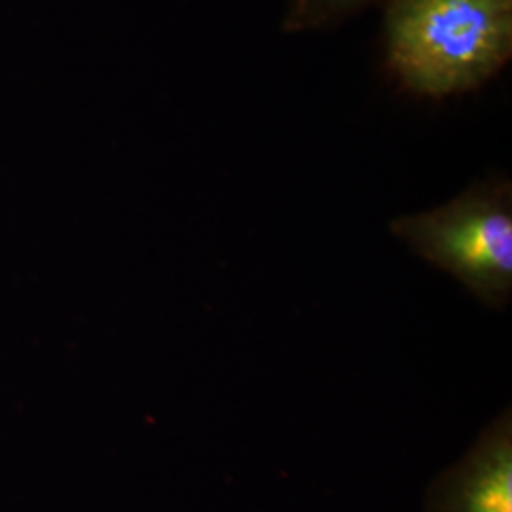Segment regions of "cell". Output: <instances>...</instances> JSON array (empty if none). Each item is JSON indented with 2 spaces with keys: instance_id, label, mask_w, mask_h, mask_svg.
<instances>
[{
  "instance_id": "obj_1",
  "label": "cell",
  "mask_w": 512,
  "mask_h": 512,
  "mask_svg": "<svg viewBox=\"0 0 512 512\" xmlns=\"http://www.w3.org/2000/svg\"><path fill=\"white\" fill-rule=\"evenodd\" d=\"M385 69L404 93L442 101L482 90L512 59V0H385Z\"/></svg>"
},
{
  "instance_id": "obj_2",
  "label": "cell",
  "mask_w": 512,
  "mask_h": 512,
  "mask_svg": "<svg viewBox=\"0 0 512 512\" xmlns=\"http://www.w3.org/2000/svg\"><path fill=\"white\" fill-rule=\"evenodd\" d=\"M412 253L452 275L492 310L512 296V183L494 171L450 202L391 220Z\"/></svg>"
},
{
  "instance_id": "obj_3",
  "label": "cell",
  "mask_w": 512,
  "mask_h": 512,
  "mask_svg": "<svg viewBox=\"0 0 512 512\" xmlns=\"http://www.w3.org/2000/svg\"><path fill=\"white\" fill-rule=\"evenodd\" d=\"M427 512H512V414L501 412L427 492Z\"/></svg>"
},
{
  "instance_id": "obj_4",
  "label": "cell",
  "mask_w": 512,
  "mask_h": 512,
  "mask_svg": "<svg viewBox=\"0 0 512 512\" xmlns=\"http://www.w3.org/2000/svg\"><path fill=\"white\" fill-rule=\"evenodd\" d=\"M385 0H285L281 33L285 35H329L380 8Z\"/></svg>"
}]
</instances>
